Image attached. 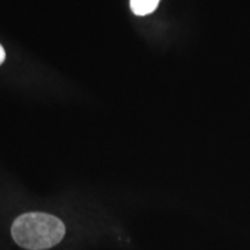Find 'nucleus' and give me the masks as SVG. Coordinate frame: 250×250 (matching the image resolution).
<instances>
[{
    "mask_svg": "<svg viewBox=\"0 0 250 250\" xmlns=\"http://www.w3.org/2000/svg\"><path fill=\"white\" fill-rule=\"evenodd\" d=\"M65 235V225L55 215L29 212L15 219L12 236L28 250H44L58 245Z\"/></svg>",
    "mask_w": 250,
    "mask_h": 250,
    "instance_id": "1",
    "label": "nucleus"
},
{
    "mask_svg": "<svg viewBox=\"0 0 250 250\" xmlns=\"http://www.w3.org/2000/svg\"><path fill=\"white\" fill-rule=\"evenodd\" d=\"M160 0H130L131 11L136 15L144 17L153 13L158 8Z\"/></svg>",
    "mask_w": 250,
    "mask_h": 250,
    "instance_id": "2",
    "label": "nucleus"
},
{
    "mask_svg": "<svg viewBox=\"0 0 250 250\" xmlns=\"http://www.w3.org/2000/svg\"><path fill=\"white\" fill-rule=\"evenodd\" d=\"M5 58H6V52H5L4 48H2V46H1V44H0V65H1L2 62H4Z\"/></svg>",
    "mask_w": 250,
    "mask_h": 250,
    "instance_id": "3",
    "label": "nucleus"
}]
</instances>
